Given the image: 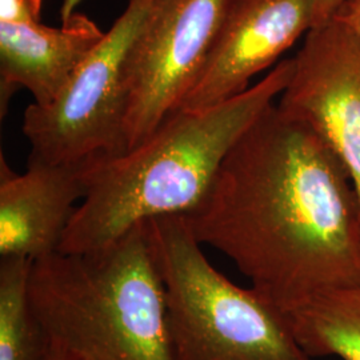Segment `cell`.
Masks as SVG:
<instances>
[{
  "label": "cell",
  "mask_w": 360,
  "mask_h": 360,
  "mask_svg": "<svg viewBox=\"0 0 360 360\" xmlns=\"http://www.w3.org/2000/svg\"><path fill=\"white\" fill-rule=\"evenodd\" d=\"M318 0H232L217 41L176 111H199L248 90L314 27Z\"/></svg>",
  "instance_id": "8"
},
{
  "label": "cell",
  "mask_w": 360,
  "mask_h": 360,
  "mask_svg": "<svg viewBox=\"0 0 360 360\" xmlns=\"http://www.w3.org/2000/svg\"><path fill=\"white\" fill-rule=\"evenodd\" d=\"M104 34L91 18L77 11L62 20L60 27L40 22L0 23L1 115L20 89L31 92L34 104H51Z\"/></svg>",
  "instance_id": "10"
},
{
  "label": "cell",
  "mask_w": 360,
  "mask_h": 360,
  "mask_svg": "<svg viewBox=\"0 0 360 360\" xmlns=\"http://www.w3.org/2000/svg\"><path fill=\"white\" fill-rule=\"evenodd\" d=\"M174 360H312L279 311L205 257L183 215L148 220Z\"/></svg>",
  "instance_id": "4"
},
{
  "label": "cell",
  "mask_w": 360,
  "mask_h": 360,
  "mask_svg": "<svg viewBox=\"0 0 360 360\" xmlns=\"http://www.w3.org/2000/svg\"><path fill=\"white\" fill-rule=\"evenodd\" d=\"M343 1L345 0H318L314 27L322 26L326 22L331 20Z\"/></svg>",
  "instance_id": "15"
},
{
  "label": "cell",
  "mask_w": 360,
  "mask_h": 360,
  "mask_svg": "<svg viewBox=\"0 0 360 360\" xmlns=\"http://www.w3.org/2000/svg\"><path fill=\"white\" fill-rule=\"evenodd\" d=\"M87 163L28 162L15 174L0 158V257L38 260L59 251L86 195Z\"/></svg>",
  "instance_id": "9"
},
{
  "label": "cell",
  "mask_w": 360,
  "mask_h": 360,
  "mask_svg": "<svg viewBox=\"0 0 360 360\" xmlns=\"http://www.w3.org/2000/svg\"><path fill=\"white\" fill-rule=\"evenodd\" d=\"M232 0H155L131 56L126 139L146 142L199 77ZM127 150V151H129Z\"/></svg>",
  "instance_id": "6"
},
{
  "label": "cell",
  "mask_w": 360,
  "mask_h": 360,
  "mask_svg": "<svg viewBox=\"0 0 360 360\" xmlns=\"http://www.w3.org/2000/svg\"><path fill=\"white\" fill-rule=\"evenodd\" d=\"M283 316L360 288V203L347 168L272 104L235 143L202 203L183 215Z\"/></svg>",
  "instance_id": "1"
},
{
  "label": "cell",
  "mask_w": 360,
  "mask_h": 360,
  "mask_svg": "<svg viewBox=\"0 0 360 360\" xmlns=\"http://www.w3.org/2000/svg\"><path fill=\"white\" fill-rule=\"evenodd\" d=\"M334 18L360 35V0H345Z\"/></svg>",
  "instance_id": "14"
},
{
  "label": "cell",
  "mask_w": 360,
  "mask_h": 360,
  "mask_svg": "<svg viewBox=\"0 0 360 360\" xmlns=\"http://www.w3.org/2000/svg\"><path fill=\"white\" fill-rule=\"evenodd\" d=\"M43 0H0V23L40 22Z\"/></svg>",
  "instance_id": "13"
},
{
  "label": "cell",
  "mask_w": 360,
  "mask_h": 360,
  "mask_svg": "<svg viewBox=\"0 0 360 360\" xmlns=\"http://www.w3.org/2000/svg\"><path fill=\"white\" fill-rule=\"evenodd\" d=\"M30 299L50 348L74 360H174L148 220L87 254L34 260Z\"/></svg>",
  "instance_id": "3"
},
{
  "label": "cell",
  "mask_w": 360,
  "mask_h": 360,
  "mask_svg": "<svg viewBox=\"0 0 360 360\" xmlns=\"http://www.w3.org/2000/svg\"><path fill=\"white\" fill-rule=\"evenodd\" d=\"M47 360H74L71 359V358H68V356H65L63 354H60V352H58V351H55V349H51L50 348V354H49V356H47Z\"/></svg>",
  "instance_id": "17"
},
{
  "label": "cell",
  "mask_w": 360,
  "mask_h": 360,
  "mask_svg": "<svg viewBox=\"0 0 360 360\" xmlns=\"http://www.w3.org/2000/svg\"><path fill=\"white\" fill-rule=\"evenodd\" d=\"M292 60L276 105L333 150L360 203V35L333 18L309 30Z\"/></svg>",
  "instance_id": "7"
},
{
  "label": "cell",
  "mask_w": 360,
  "mask_h": 360,
  "mask_svg": "<svg viewBox=\"0 0 360 360\" xmlns=\"http://www.w3.org/2000/svg\"><path fill=\"white\" fill-rule=\"evenodd\" d=\"M34 260L1 257L0 262V360H47L50 343L30 299Z\"/></svg>",
  "instance_id": "12"
},
{
  "label": "cell",
  "mask_w": 360,
  "mask_h": 360,
  "mask_svg": "<svg viewBox=\"0 0 360 360\" xmlns=\"http://www.w3.org/2000/svg\"><path fill=\"white\" fill-rule=\"evenodd\" d=\"M155 0H129L126 10L49 105L30 104L23 134L28 162L83 163L124 154L132 51Z\"/></svg>",
  "instance_id": "5"
},
{
  "label": "cell",
  "mask_w": 360,
  "mask_h": 360,
  "mask_svg": "<svg viewBox=\"0 0 360 360\" xmlns=\"http://www.w3.org/2000/svg\"><path fill=\"white\" fill-rule=\"evenodd\" d=\"M83 0H63L62 8H60V19L65 20L74 13H77V7Z\"/></svg>",
  "instance_id": "16"
},
{
  "label": "cell",
  "mask_w": 360,
  "mask_h": 360,
  "mask_svg": "<svg viewBox=\"0 0 360 360\" xmlns=\"http://www.w3.org/2000/svg\"><path fill=\"white\" fill-rule=\"evenodd\" d=\"M283 319L309 356L360 360V288L323 292Z\"/></svg>",
  "instance_id": "11"
},
{
  "label": "cell",
  "mask_w": 360,
  "mask_h": 360,
  "mask_svg": "<svg viewBox=\"0 0 360 360\" xmlns=\"http://www.w3.org/2000/svg\"><path fill=\"white\" fill-rule=\"evenodd\" d=\"M292 70V59L282 60L230 101L199 111H175L142 144L89 160L86 195L59 252H92L141 221L190 214L210 193L235 143L281 96Z\"/></svg>",
  "instance_id": "2"
}]
</instances>
